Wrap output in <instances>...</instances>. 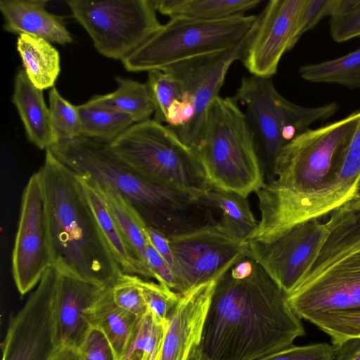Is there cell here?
I'll list each match as a JSON object with an SVG mask.
<instances>
[{
	"label": "cell",
	"instance_id": "cell-27",
	"mask_svg": "<svg viewBox=\"0 0 360 360\" xmlns=\"http://www.w3.org/2000/svg\"><path fill=\"white\" fill-rule=\"evenodd\" d=\"M86 179L93 184L103 198L112 218L130 248L138 258L148 266L146 260V250L148 238L146 233V224L132 205L119 193L107 185L97 183L89 179Z\"/></svg>",
	"mask_w": 360,
	"mask_h": 360
},
{
	"label": "cell",
	"instance_id": "cell-12",
	"mask_svg": "<svg viewBox=\"0 0 360 360\" xmlns=\"http://www.w3.org/2000/svg\"><path fill=\"white\" fill-rule=\"evenodd\" d=\"M327 234L326 221L314 219L295 225L271 242L249 241L246 245L278 286L288 294L309 272Z\"/></svg>",
	"mask_w": 360,
	"mask_h": 360
},
{
	"label": "cell",
	"instance_id": "cell-43",
	"mask_svg": "<svg viewBox=\"0 0 360 360\" xmlns=\"http://www.w3.org/2000/svg\"><path fill=\"white\" fill-rule=\"evenodd\" d=\"M146 233L150 243L165 259L175 275V261L168 238L158 230L147 226Z\"/></svg>",
	"mask_w": 360,
	"mask_h": 360
},
{
	"label": "cell",
	"instance_id": "cell-4",
	"mask_svg": "<svg viewBox=\"0 0 360 360\" xmlns=\"http://www.w3.org/2000/svg\"><path fill=\"white\" fill-rule=\"evenodd\" d=\"M195 152L210 184L248 197L264 184L244 112L234 97H216Z\"/></svg>",
	"mask_w": 360,
	"mask_h": 360
},
{
	"label": "cell",
	"instance_id": "cell-19",
	"mask_svg": "<svg viewBox=\"0 0 360 360\" xmlns=\"http://www.w3.org/2000/svg\"><path fill=\"white\" fill-rule=\"evenodd\" d=\"M46 0H4L0 11L4 29L14 34H26L65 45L72 41L63 18L46 9Z\"/></svg>",
	"mask_w": 360,
	"mask_h": 360
},
{
	"label": "cell",
	"instance_id": "cell-9",
	"mask_svg": "<svg viewBox=\"0 0 360 360\" xmlns=\"http://www.w3.org/2000/svg\"><path fill=\"white\" fill-rule=\"evenodd\" d=\"M74 18L102 56L122 61L162 26L154 0H68Z\"/></svg>",
	"mask_w": 360,
	"mask_h": 360
},
{
	"label": "cell",
	"instance_id": "cell-16",
	"mask_svg": "<svg viewBox=\"0 0 360 360\" xmlns=\"http://www.w3.org/2000/svg\"><path fill=\"white\" fill-rule=\"evenodd\" d=\"M58 269L49 268L23 306L11 317L2 360H47L55 348L50 303Z\"/></svg>",
	"mask_w": 360,
	"mask_h": 360
},
{
	"label": "cell",
	"instance_id": "cell-2",
	"mask_svg": "<svg viewBox=\"0 0 360 360\" xmlns=\"http://www.w3.org/2000/svg\"><path fill=\"white\" fill-rule=\"evenodd\" d=\"M48 149L77 176L113 188L132 205L147 226L167 238L215 226L219 221L217 209L205 194L148 180L115 155L108 143L80 136L58 141Z\"/></svg>",
	"mask_w": 360,
	"mask_h": 360
},
{
	"label": "cell",
	"instance_id": "cell-13",
	"mask_svg": "<svg viewBox=\"0 0 360 360\" xmlns=\"http://www.w3.org/2000/svg\"><path fill=\"white\" fill-rule=\"evenodd\" d=\"M179 293L218 279L246 250L217 225L168 238Z\"/></svg>",
	"mask_w": 360,
	"mask_h": 360
},
{
	"label": "cell",
	"instance_id": "cell-1",
	"mask_svg": "<svg viewBox=\"0 0 360 360\" xmlns=\"http://www.w3.org/2000/svg\"><path fill=\"white\" fill-rule=\"evenodd\" d=\"M300 320L246 248L217 280L191 360H258L304 335Z\"/></svg>",
	"mask_w": 360,
	"mask_h": 360
},
{
	"label": "cell",
	"instance_id": "cell-40",
	"mask_svg": "<svg viewBox=\"0 0 360 360\" xmlns=\"http://www.w3.org/2000/svg\"><path fill=\"white\" fill-rule=\"evenodd\" d=\"M146 260L158 283L179 293V285L175 275L149 240L146 250Z\"/></svg>",
	"mask_w": 360,
	"mask_h": 360
},
{
	"label": "cell",
	"instance_id": "cell-32",
	"mask_svg": "<svg viewBox=\"0 0 360 360\" xmlns=\"http://www.w3.org/2000/svg\"><path fill=\"white\" fill-rule=\"evenodd\" d=\"M146 84L154 105L153 120L167 123L169 108L181 97L179 85L171 75L161 70L148 71Z\"/></svg>",
	"mask_w": 360,
	"mask_h": 360
},
{
	"label": "cell",
	"instance_id": "cell-5",
	"mask_svg": "<svg viewBox=\"0 0 360 360\" xmlns=\"http://www.w3.org/2000/svg\"><path fill=\"white\" fill-rule=\"evenodd\" d=\"M244 112L265 184L275 179L281 150L316 122H323L338 110L336 103L307 107L294 103L276 89L272 77H243L233 96Z\"/></svg>",
	"mask_w": 360,
	"mask_h": 360
},
{
	"label": "cell",
	"instance_id": "cell-45",
	"mask_svg": "<svg viewBox=\"0 0 360 360\" xmlns=\"http://www.w3.org/2000/svg\"><path fill=\"white\" fill-rule=\"evenodd\" d=\"M47 360H83L78 347L61 345L55 347Z\"/></svg>",
	"mask_w": 360,
	"mask_h": 360
},
{
	"label": "cell",
	"instance_id": "cell-26",
	"mask_svg": "<svg viewBox=\"0 0 360 360\" xmlns=\"http://www.w3.org/2000/svg\"><path fill=\"white\" fill-rule=\"evenodd\" d=\"M261 0H154L157 11L172 18L216 20L244 15Z\"/></svg>",
	"mask_w": 360,
	"mask_h": 360
},
{
	"label": "cell",
	"instance_id": "cell-21",
	"mask_svg": "<svg viewBox=\"0 0 360 360\" xmlns=\"http://www.w3.org/2000/svg\"><path fill=\"white\" fill-rule=\"evenodd\" d=\"M12 102L32 143L46 150L57 142L43 91L32 84L22 68L18 70L15 77Z\"/></svg>",
	"mask_w": 360,
	"mask_h": 360
},
{
	"label": "cell",
	"instance_id": "cell-15",
	"mask_svg": "<svg viewBox=\"0 0 360 360\" xmlns=\"http://www.w3.org/2000/svg\"><path fill=\"white\" fill-rule=\"evenodd\" d=\"M307 0H271L259 15L255 34L242 62L251 75L272 77L284 53L300 39Z\"/></svg>",
	"mask_w": 360,
	"mask_h": 360
},
{
	"label": "cell",
	"instance_id": "cell-36",
	"mask_svg": "<svg viewBox=\"0 0 360 360\" xmlns=\"http://www.w3.org/2000/svg\"><path fill=\"white\" fill-rule=\"evenodd\" d=\"M140 286L147 309L154 320L160 324H167L168 317L177 304L181 293L158 282L141 278Z\"/></svg>",
	"mask_w": 360,
	"mask_h": 360
},
{
	"label": "cell",
	"instance_id": "cell-34",
	"mask_svg": "<svg viewBox=\"0 0 360 360\" xmlns=\"http://www.w3.org/2000/svg\"><path fill=\"white\" fill-rule=\"evenodd\" d=\"M330 32L336 42L360 37V0H337L330 16Z\"/></svg>",
	"mask_w": 360,
	"mask_h": 360
},
{
	"label": "cell",
	"instance_id": "cell-11",
	"mask_svg": "<svg viewBox=\"0 0 360 360\" xmlns=\"http://www.w3.org/2000/svg\"><path fill=\"white\" fill-rule=\"evenodd\" d=\"M52 266L45 194L38 171L30 176L22 193L13 250L12 271L19 293L24 295L35 288Z\"/></svg>",
	"mask_w": 360,
	"mask_h": 360
},
{
	"label": "cell",
	"instance_id": "cell-38",
	"mask_svg": "<svg viewBox=\"0 0 360 360\" xmlns=\"http://www.w3.org/2000/svg\"><path fill=\"white\" fill-rule=\"evenodd\" d=\"M333 345L322 342L304 346L291 345L258 360H333Z\"/></svg>",
	"mask_w": 360,
	"mask_h": 360
},
{
	"label": "cell",
	"instance_id": "cell-23",
	"mask_svg": "<svg viewBox=\"0 0 360 360\" xmlns=\"http://www.w3.org/2000/svg\"><path fill=\"white\" fill-rule=\"evenodd\" d=\"M86 317L91 326L104 333L112 347L116 360L120 359L132 340L139 318L114 302L110 284L89 310Z\"/></svg>",
	"mask_w": 360,
	"mask_h": 360
},
{
	"label": "cell",
	"instance_id": "cell-41",
	"mask_svg": "<svg viewBox=\"0 0 360 360\" xmlns=\"http://www.w3.org/2000/svg\"><path fill=\"white\" fill-rule=\"evenodd\" d=\"M337 0H307L300 23V37L313 29L323 18L330 16Z\"/></svg>",
	"mask_w": 360,
	"mask_h": 360
},
{
	"label": "cell",
	"instance_id": "cell-28",
	"mask_svg": "<svg viewBox=\"0 0 360 360\" xmlns=\"http://www.w3.org/2000/svg\"><path fill=\"white\" fill-rule=\"evenodd\" d=\"M115 81V91L94 96L88 102L126 113L135 123L150 120L155 108L146 84L122 77H117Z\"/></svg>",
	"mask_w": 360,
	"mask_h": 360
},
{
	"label": "cell",
	"instance_id": "cell-20",
	"mask_svg": "<svg viewBox=\"0 0 360 360\" xmlns=\"http://www.w3.org/2000/svg\"><path fill=\"white\" fill-rule=\"evenodd\" d=\"M326 221V238L307 275H316L339 259L360 250V195L335 209Z\"/></svg>",
	"mask_w": 360,
	"mask_h": 360
},
{
	"label": "cell",
	"instance_id": "cell-35",
	"mask_svg": "<svg viewBox=\"0 0 360 360\" xmlns=\"http://www.w3.org/2000/svg\"><path fill=\"white\" fill-rule=\"evenodd\" d=\"M140 279L141 277L138 276L122 272L110 284L114 302L138 318L148 311L140 286Z\"/></svg>",
	"mask_w": 360,
	"mask_h": 360
},
{
	"label": "cell",
	"instance_id": "cell-24",
	"mask_svg": "<svg viewBox=\"0 0 360 360\" xmlns=\"http://www.w3.org/2000/svg\"><path fill=\"white\" fill-rule=\"evenodd\" d=\"M17 50L32 84L42 91L53 88L60 65L59 53L51 42L36 36L21 34L17 39Z\"/></svg>",
	"mask_w": 360,
	"mask_h": 360
},
{
	"label": "cell",
	"instance_id": "cell-17",
	"mask_svg": "<svg viewBox=\"0 0 360 360\" xmlns=\"http://www.w3.org/2000/svg\"><path fill=\"white\" fill-rule=\"evenodd\" d=\"M105 287L58 269L50 303L55 347H79L91 327L87 312Z\"/></svg>",
	"mask_w": 360,
	"mask_h": 360
},
{
	"label": "cell",
	"instance_id": "cell-39",
	"mask_svg": "<svg viewBox=\"0 0 360 360\" xmlns=\"http://www.w3.org/2000/svg\"><path fill=\"white\" fill-rule=\"evenodd\" d=\"M79 349L83 360H116L112 347L104 333L91 326Z\"/></svg>",
	"mask_w": 360,
	"mask_h": 360
},
{
	"label": "cell",
	"instance_id": "cell-6",
	"mask_svg": "<svg viewBox=\"0 0 360 360\" xmlns=\"http://www.w3.org/2000/svg\"><path fill=\"white\" fill-rule=\"evenodd\" d=\"M108 145L125 164L155 184L199 195L210 186L195 150L153 119L132 124Z\"/></svg>",
	"mask_w": 360,
	"mask_h": 360
},
{
	"label": "cell",
	"instance_id": "cell-10",
	"mask_svg": "<svg viewBox=\"0 0 360 360\" xmlns=\"http://www.w3.org/2000/svg\"><path fill=\"white\" fill-rule=\"evenodd\" d=\"M231 47L212 53L199 56L170 65L161 70L171 75L180 86L181 94L188 96L193 104V119L184 127L171 129L186 146L195 150L202 139L207 112L219 96L230 66L242 60L258 22Z\"/></svg>",
	"mask_w": 360,
	"mask_h": 360
},
{
	"label": "cell",
	"instance_id": "cell-42",
	"mask_svg": "<svg viewBox=\"0 0 360 360\" xmlns=\"http://www.w3.org/2000/svg\"><path fill=\"white\" fill-rule=\"evenodd\" d=\"M194 108L191 98L181 94V98L175 101L169 108L167 126L176 129L187 124L193 117Z\"/></svg>",
	"mask_w": 360,
	"mask_h": 360
},
{
	"label": "cell",
	"instance_id": "cell-25",
	"mask_svg": "<svg viewBox=\"0 0 360 360\" xmlns=\"http://www.w3.org/2000/svg\"><path fill=\"white\" fill-rule=\"evenodd\" d=\"M205 195L220 212L219 228L237 241L245 243L258 224L250 209L248 197L211 184Z\"/></svg>",
	"mask_w": 360,
	"mask_h": 360
},
{
	"label": "cell",
	"instance_id": "cell-14",
	"mask_svg": "<svg viewBox=\"0 0 360 360\" xmlns=\"http://www.w3.org/2000/svg\"><path fill=\"white\" fill-rule=\"evenodd\" d=\"M287 298L294 312L308 321L327 311L360 310V250L306 277Z\"/></svg>",
	"mask_w": 360,
	"mask_h": 360
},
{
	"label": "cell",
	"instance_id": "cell-37",
	"mask_svg": "<svg viewBox=\"0 0 360 360\" xmlns=\"http://www.w3.org/2000/svg\"><path fill=\"white\" fill-rule=\"evenodd\" d=\"M162 338L154 329L139 327L122 356L118 360H160Z\"/></svg>",
	"mask_w": 360,
	"mask_h": 360
},
{
	"label": "cell",
	"instance_id": "cell-30",
	"mask_svg": "<svg viewBox=\"0 0 360 360\" xmlns=\"http://www.w3.org/2000/svg\"><path fill=\"white\" fill-rule=\"evenodd\" d=\"M300 74L309 82L360 87V47L335 59L306 64L300 68Z\"/></svg>",
	"mask_w": 360,
	"mask_h": 360
},
{
	"label": "cell",
	"instance_id": "cell-3",
	"mask_svg": "<svg viewBox=\"0 0 360 360\" xmlns=\"http://www.w3.org/2000/svg\"><path fill=\"white\" fill-rule=\"evenodd\" d=\"M44 186L53 266L109 285L122 273L84 195L77 175L49 150L39 169Z\"/></svg>",
	"mask_w": 360,
	"mask_h": 360
},
{
	"label": "cell",
	"instance_id": "cell-44",
	"mask_svg": "<svg viewBox=\"0 0 360 360\" xmlns=\"http://www.w3.org/2000/svg\"><path fill=\"white\" fill-rule=\"evenodd\" d=\"M333 345V360H360V337L349 338Z\"/></svg>",
	"mask_w": 360,
	"mask_h": 360
},
{
	"label": "cell",
	"instance_id": "cell-22",
	"mask_svg": "<svg viewBox=\"0 0 360 360\" xmlns=\"http://www.w3.org/2000/svg\"><path fill=\"white\" fill-rule=\"evenodd\" d=\"M77 176L100 231L122 272L155 279L148 266L138 258L126 241L98 191L88 179Z\"/></svg>",
	"mask_w": 360,
	"mask_h": 360
},
{
	"label": "cell",
	"instance_id": "cell-33",
	"mask_svg": "<svg viewBox=\"0 0 360 360\" xmlns=\"http://www.w3.org/2000/svg\"><path fill=\"white\" fill-rule=\"evenodd\" d=\"M309 322L328 335L333 344L360 337V310L327 311L314 316Z\"/></svg>",
	"mask_w": 360,
	"mask_h": 360
},
{
	"label": "cell",
	"instance_id": "cell-18",
	"mask_svg": "<svg viewBox=\"0 0 360 360\" xmlns=\"http://www.w3.org/2000/svg\"><path fill=\"white\" fill-rule=\"evenodd\" d=\"M217 280L181 293L167 319L160 360H191L201 340Z\"/></svg>",
	"mask_w": 360,
	"mask_h": 360
},
{
	"label": "cell",
	"instance_id": "cell-8",
	"mask_svg": "<svg viewBox=\"0 0 360 360\" xmlns=\"http://www.w3.org/2000/svg\"><path fill=\"white\" fill-rule=\"evenodd\" d=\"M360 110L315 129H308L278 155L275 179L267 184L295 194L313 191L327 179L356 127Z\"/></svg>",
	"mask_w": 360,
	"mask_h": 360
},
{
	"label": "cell",
	"instance_id": "cell-29",
	"mask_svg": "<svg viewBox=\"0 0 360 360\" xmlns=\"http://www.w3.org/2000/svg\"><path fill=\"white\" fill-rule=\"evenodd\" d=\"M82 136L109 143L134 124L133 118L124 112L89 103L77 105Z\"/></svg>",
	"mask_w": 360,
	"mask_h": 360
},
{
	"label": "cell",
	"instance_id": "cell-7",
	"mask_svg": "<svg viewBox=\"0 0 360 360\" xmlns=\"http://www.w3.org/2000/svg\"><path fill=\"white\" fill-rule=\"evenodd\" d=\"M257 18L245 14L216 20L172 18L122 63L127 71L148 72L219 52L243 38Z\"/></svg>",
	"mask_w": 360,
	"mask_h": 360
},
{
	"label": "cell",
	"instance_id": "cell-31",
	"mask_svg": "<svg viewBox=\"0 0 360 360\" xmlns=\"http://www.w3.org/2000/svg\"><path fill=\"white\" fill-rule=\"evenodd\" d=\"M49 110L57 139L67 141L82 136V127L77 105L64 98L53 86L49 93Z\"/></svg>",
	"mask_w": 360,
	"mask_h": 360
}]
</instances>
